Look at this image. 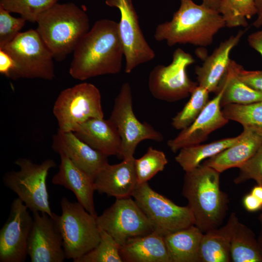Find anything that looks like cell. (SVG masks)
Returning <instances> with one entry per match:
<instances>
[{"instance_id":"obj_26","label":"cell","mask_w":262,"mask_h":262,"mask_svg":"<svg viewBox=\"0 0 262 262\" xmlns=\"http://www.w3.org/2000/svg\"><path fill=\"white\" fill-rule=\"evenodd\" d=\"M234 63V61L231 60L218 88L223 89L221 107L230 104H247L262 101V93L250 87L239 78Z\"/></svg>"},{"instance_id":"obj_19","label":"cell","mask_w":262,"mask_h":262,"mask_svg":"<svg viewBox=\"0 0 262 262\" xmlns=\"http://www.w3.org/2000/svg\"><path fill=\"white\" fill-rule=\"evenodd\" d=\"M246 30L222 41L213 53L207 57L201 66H196L195 73L198 84L211 92H217L228 69L230 52L240 42Z\"/></svg>"},{"instance_id":"obj_38","label":"cell","mask_w":262,"mask_h":262,"mask_svg":"<svg viewBox=\"0 0 262 262\" xmlns=\"http://www.w3.org/2000/svg\"><path fill=\"white\" fill-rule=\"evenodd\" d=\"M15 68V63L12 57L5 51L0 49V74L11 79Z\"/></svg>"},{"instance_id":"obj_6","label":"cell","mask_w":262,"mask_h":262,"mask_svg":"<svg viewBox=\"0 0 262 262\" xmlns=\"http://www.w3.org/2000/svg\"><path fill=\"white\" fill-rule=\"evenodd\" d=\"M19 170L6 172L2 179L5 186L17 195L32 212L38 211L52 216L46 180L49 170L56 166L55 161L47 159L36 164L30 159L19 158L15 162Z\"/></svg>"},{"instance_id":"obj_20","label":"cell","mask_w":262,"mask_h":262,"mask_svg":"<svg viewBox=\"0 0 262 262\" xmlns=\"http://www.w3.org/2000/svg\"><path fill=\"white\" fill-rule=\"evenodd\" d=\"M61 162L59 170L51 182L72 191L78 202L92 215L97 216L94 202L95 191L94 180L76 166L65 154L59 153Z\"/></svg>"},{"instance_id":"obj_8","label":"cell","mask_w":262,"mask_h":262,"mask_svg":"<svg viewBox=\"0 0 262 262\" xmlns=\"http://www.w3.org/2000/svg\"><path fill=\"white\" fill-rule=\"evenodd\" d=\"M131 196L151 223L154 231L164 236L195 225L188 205L176 204L153 190L147 182L137 184Z\"/></svg>"},{"instance_id":"obj_16","label":"cell","mask_w":262,"mask_h":262,"mask_svg":"<svg viewBox=\"0 0 262 262\" xmlns=\"http://www.w3.org/2000/svg\"><path fill=\"white\" fill-rule=\"evenodd\" d=\"M223 89L219 88L215 97L209 101L203 111L188 127L167 141V146L174 153L181 148L198 145L205 141L213 131L225 125L229 120L221 110Z\"/></svg>"},{"instance_id":"obj_1","label":"cell","mask_w":262,"mask_h":262,"mask_svg":"<svg viewBox=\"0 0 262 262\" xmlns=\"http://www.w3.org/2000/svg\"><path fill=\"white\" fill-rule=\"evenodd\" d=\"M123 56L118 22L102 19L94 23L77 44L69 72L72 78L81 81L118 74Z\"/></svg>"},{"instance_id":"obj_15","label":"cell","mask_w":262,"mask_h":262,"mask_svg":"<svg viewBox=\"0 0 262 262\" xmlns=\"http://www.w3.org/2000/svg\"><path fill=\"white\" fill-rule=\"evenodd\" d=\"M33 222L27 243L31 262H63L66 258L63 239L54 216L32 212Z\"/></svg>"},{"instance_id":"obj_5","label":"cell","mask_w":262,"mask_h":262,"mask_svg":"<svg viewBox=\"0 0 262 262\" xmlns=\"http://www.w3.org/2000/svg\"><path fill=\"white\" fill-rule=\"evenodd\" d=\"M62 213H54L63 239L66 258L75 260L94 248L100 239V230L95 216L78 202L63 197L60 201Z\"/></svg>"},{"instance_id":"obj_9","label":"cell","mask_w":262,"mask_h":262,"mask_svg":"<svg viewBox=\"0 0 262 262\" xmlns=\"http://www.w3.org/2000/svg\"><path fill=\"white\" fill-rule=\"evenodd\" d=\"M59 128L73 131L79 125L93 118H103L101 94L94 84L82 82L63 90L53 106Z\"/></svg>"},{"instance_id":"obj_21","label":"cell","mask_w":262,"mask_h":262,"mask_svg":"<svg viewBox=\"0 0 262 262\" xmlns=\"http://www.w3.org/2000/svg\"><path fill=\"white\" fill-rule=\"evenodd\" d=\"M73 132L81 140L105 155L120 158L121 137L117 129L109 119H89L77 126Z\"/></svg>"},{"instance_id":"obj_14","label":"cell","mask_w":262,"mask_h":262,"mask_svg":"<svg viewBox=\"0 0 262 262\" xmlns=\"http://www.w3.org/2000/svg\"><path fill=\"white\" fill-rule=\"evenodd\" d=\"M28 209L18 198L11 203L9 216L0 230V262H24L33 222Z\"/></svg>"},{"instance_id":"obj_25","label":"cell","mask_w":262,"mask_h":262,"mask_svg":"<svg viewBox=\"0 0 262 262\" xmlns=\"http://www.w3.org/2000/svg\"><path fill=\"white\" fill-rule=\"evenodd\" d=\"M203 234L193 225L164 236L171 262H201L199 251Z\"/></svg>"},{"instance_id":"obj_2","label":"cell","mask_w":262,"mask_h":262,"mask_svg":"<svg viewBox=\"0 0 262 262\" xmlns=\"http://www.w3.org/2000/svg\"><path fill=\"white\" fill-rule=\"evenodd\" d=\"M180 6L170 21L158 24L154 37L157 41H165L172 47L176 44L195 46L211 45L214 36L225 22L217 10L193 0H180Z\"/></svg>"},{"instance_id":"obj_40","label":"cell","mask_w":262,"mask_h":262,"mask_svg":"<svg viewBox=\"0 0 262 262\" xmlns=\"http://www.w3.org/2000/svg\"><path fill=\"white\" fill-rule=\"evenodd\" d=\"M243 204L245 209L251 212L261 210L262 204L252 194L246 195L243 198Z\"/></svg>"},{"instance_id":"obj_34","label":"cell","mask_w":262,"mask_h":262,"mask_svg":"<svg viewBox=\"0 0 262 262\" xmlns=\"http://www.w3.org/2000/svg\"><path fill=\"white\" fill-rule=\"evenodd\" d=\"M58 0H0V7L16 13L26 21L35 22L39 16L57 3Z\"/></svg>"},{"instance_id":"obj_17","label":"cell","mask_w":262,"mask_h":262,"mask_svg":"<svg viewBox=\"0 0 262 262\" xmlns=\"http://www.w3.org/2000/svg\"><path fill=\"white\" fill-rule=\"evenodd\" d=\"M52 148L63 153L93 180L108 163V156L79 139L73 131L58 130L52 137Z\"/></svg>"},{"instance_id":"obj_7","label":"cell","mask_w":262,"mask_h":262,"mask_svg":"<svg viewBox=\"0 0 262 262\" xmlns=\"http://www.w3.org/2000/svg\"><path fill=\"white\" fill-rule=\"evenodd\" d=\"M0 49L7 52L14 62L15 68L12 79L52 80L54 78V58L36 30L20 33L12 42Z\"/></svg>"},{"instance_id":"obj_36","label":"cell","mask_w":262,"mask_h":262,"mask_svg":"<svg viewBox=\"0 0 262 262\" xmlns=\"http://www.w3.org/2000/svg\"><path fill=\"white\" fill-rule=\"evenodd\" d=\"M238 168L239 173L234 180L235 183L254 180L257 184L262 185V144L256 152Z\"/></svg>"},{"instance_id":"obj_18","label":"cell","mask_w":262,"mask_h":262,"mask_svg":"<svg viewBox=\"0 0 262 262\" xmlns=\"http://www.w3.org/2000/svg\"><path fill=\"white\" fill-rule=\"evenodd\" d=\"M134 159L105 165L94 179L95 191L116 198L131 196L137 184Z\"/></svg>"},{"instance_id":"obj_32","label":"cell","mask_w":262,"mask_h":262,"mask_svg":"<svg viewBox=\"0 0 262 262\" xmlns=\"http://www.w3.org/2000/svg\"><path fill=\"white\" fill-rule=\"evenodd\" d=\"M167 163L163 151L148 147L143 156L134 159L137 184L147 182L158 172L162 171Z\"/></svg>"},{"instance_id":"obj_37","label":"cell","mask_w":262,"mask_h":262,"mask_svg":"<svg viewBox=\"0 0 262 262\" xmlns=\"http://www.w3.org/2000/svg\"><path fill=\"white\" fill-rule=\"evenodd\" d=\"M234 64L239 78L250 87L262 93V70H247L235 61Z\"/></svg>"},{"instance_id":"obj_22","label":"cell","mask_w":262,"mask_h":262,"mask_svg":"<svg viewBox=\"0 0 262 262\" xmlns=\"http://www.w3.org/2000/svg\"><path fill=\"white\" fill-rule=\"evenodd\" d=\"M262 144V133L243 128L237 142L217 154L206 159L202 164L220 173L231 168H238L256 152Z\"/></svg>"},{"instance_id":"obj_33","label":"cell","mask_w":262,"mask_h":262,"mask_svg":"<svg viewBox=\"0 0 262 262\" xmlns=\"http://www.w3.org/2000/svg\"><path fill=\"white\" fill-rule=\"evenodd\" d=\"M100 235L98 244L74 262H123L118 243L104 230H100Z\"/></svg>"},{"instance_id":"obj_23","label":"cell","mask_w":262,"mask_h":262,"mask_svg":"<svg viewBox=\"0 0 262 262\" xmlns=\"http://www.w3.org/2000/svg\"><path fill=\"white\" fill-rule=\"evenodd\" d=\"M120 254L123 262H171L164 236L154 231L128 240Z\"/></svg>"},{"instance_id":"obj_44","label":"cell","mask_w":262,"mask_h":262,"mask_svg":"<svg viewBox=\"0 0 262 262\" xmlns=\"http://www.w3.org/2000/svg\"><path fill=\"white\" fill-rule=\"evenodd\" d=\"M259 221L261 224V230L258 237V241L262 251V213L259 215Z\"/></svg>"},{"instance_id":"obj_28","label":"cell","mask_w":262,"mask_h":262,"mask_svg":"<svg viewBox=\"0 0 262 262\" xmlns=\"http://www.w3.org/2000/svg\"><path fill=\"white\" fill-rule=\"evenodd\" d=\"M240 135L234 137L220 139L210 143L198 144L181 148L175 157L176 162L185 171L192 170L200 165V163L234 144Z\"/></svg>"},{"instance_id":"obj_43","label":"cell","mask_w":262,"mask_h":262,"mask_svg":"<svg viewBox=\"0 0 262 262\" xmlns=\"http://www.w3.org/2000/svg\"><path fill=\"white\" fill-rule=\"evenodd\" d=\"M221 0H202V3L205 6L210 8L217 10Z\"/></svg>"},{"instance_id":"obj_39","label":"cell","mask_w":262,"mask_h":262,"mask_svg":"<svg viewBox=\"0 0 262 262\" xmlns=\"http://www.w3.org/2000/svg\"><path fill=\"white\" fill-rule=\"evenodd\" d=\"M249 45L262 57V29L250 34L247 37Z\"/></svg>"},{"instance_id":"obj_27","label":"cell","mask_w":262,"mask_h":262,"mask_svg":"<svg viewBox=\"0 0 262 262\" xmlns=\"http://www.w3.org/2000/svg\"><path fill=\"white\" fill-rule=\"evenodd\" d=\"M231 261L262 262V251L253 231L238 220L230 241Z\"/></svg>"},{"instance_id":"obj_4","label":"cell","mask_w":262,"mask_h":262,"mask_svg":"<svg viewBox=\"0 0 262 262\" xmlns=\"http://www.w3.org/2000/svg\"><path fill=\"white\" fill-rule=\"evenodd\" d=\"M36 29L54 59L62 61L90 30L85 12L72 2L56 3L41 13Z\"/></svg>"},{"instance_id":"obj_30","label":"cell","mask_w":262,"mask_h":262,"mask_svg":"<svg viewBox=\"0 0 262 262\" xmlns=\"http://www.w3.org/2000/svg\"><path fill=\"white\" fill-rule=\"evenodd\" d=\"M225 117L241 124L243 128L262 133V101L247 104H230L222 110Z\"/></svg>"},{"instance_id":"obj_3","label":"cell","mask_w":262,"mask_h":262,"mask_svg":"<svg viewBox=\"0 0 262 262\" xmlns=\"http://www.w3.org/2000/svg\"><path fill=\"white\" fill-rule=\"evenodd\" d=\"M220 173L200 164L185 172L182 195L203 233L219 228L228 210V195L220 188Z\"/></svg>"},{"instance_id":"obj_24","label":"cell","mask_w":262,"mask_h":262,"mask_svg":"<svg viewBox=\"0 0 262 262\" xmlns=\"http://www.w3.org/2000/svg\"><path fill=\"white\" fill-rule=\"evenodd\" d=\"M238 220L232 213L226 224L203 234L200 246L201 262H229L230 241L234 226Z\"/></svg>"},{"instance_id":"obj_31","label":"cell","mask_w":262,"mask_h":262,"mask_svg":"<svg viewBox=\"0 0 262 262\" xmlns=\"http://www.w3.org/2000/svg\"><path fill=\"white\" fill-rule=\"evenodd\" d=\"M209 93L207 89L198 84L182 109L172 118L171 124L173 128L181 130L191 125L209 102Z\"/></svg>"},{"instance_id":"obj_10","label":"cell","mask_w":262,"mask_h":262,"mask_svg":"<svg viewBox=\"0 0 262 262\" xmlns=\"http://www.w3.org/2000/svg\"><path fill=\"white\" fill-rule=\"evenodd\" d=\"M118 130L121 139L120 158H133L137 145L142 141L160 142L163 134L147 122H141L136 117L132 107L131 88L128 82L121 85L116 96L109 118Z\"/></svg>"},{"instance_id":"obj_12","label":"cell","mask_w":262,"mask_h":262,"mask_svg":"<svg viewBox=\"0 0 262 262\" xmlns=\"http://www.w3.org/2000/svg\"><path fill=\"white\" fill-rule=\"evenodd\" d=\"M96 220L99 229L110 234L120 246L130 239L154 231L151 223L131 196L116 198Z\"/></svg>"},{"instance_id":"obj_11","label":"cell","mask_w":262,"mask_h":262,"mask_svg":"<svg viewBox=\"0 0 262 262\" xmlns=\"http://www.w3.org/2000/svg\"><path fill=\"white\" fill-rule=\"evenodd\" d=\"M195 62L191 54L178 48L173 52L170 64L155 66L148 80V89L153 97L160 100L174 102L191 95L198 83L189 78L186 69Z\"/></svg>"},{"instance_id":"obj_13","label":"cell","mask_w":262,"mask_h":262,"mask_svg":"<svg viewBox=\"0 0 262 262\" xmlns=\"http://www.w3.org/2000/svg\"><path fill=\"white\" fill-rule=\"evenodd\" d=\"M105 3L120 12L118 24L125 59V72L130 73L139 65L153 59L155 52L143 33L132 0H106Z\"/></svg>"},{"instance_id":"obj_29","label":"cell","mask_w":262,"mask_h":262,"mask_svg":"<svg viewBox=\"0 0 262 262\" xmlns=\"http://www.w3.org/2000/svg\"><path fill=\"white\" fill-rule=\"evenodd\" d=\"M217 11L229 28L247 27V20L257 13L255 0H221Z\"/></svg>"},{"instance_id":"obj_41","label":"cell","mask_w":262,"mask_h":262,"mask_svg":"<svg viewBox=\"0 0 262 262\" xmlns=\"http://www.w3.org/2000/svg\"><path fill=\"white\" fill-rule=\"evenodd\" d=\"M257 10V18L253 23V26L260 28L262 26V0H255Z\"/></svg>"},{"instance_id":"obj_35","label":"cell","mask_w":262,"mask_h":262,"mask_svg":"<svg viewBox=\"0 0 262 262\" xmlns=\"http://www.w3.org/2000/svg\"><path fill=\"white\" fill-rule=\"evenodd\" d=\"M26 20L22 17H15L0 7V49L12 42L20 33Z\"/></svg>"},{"instance_id":"obj_45","label":"cell","mask_w":262,"mask_h":262,"mask_svg":"<svg viewBox=\"0 0 262 262\" xmlns=\"http://www.w3.org/2000/svg\"><path fill=\"white\" fill-rule=\"evenodd\" d=\"M261 210L262 211V208H261Z\"/></svg>"},{"instance_id":"obj_42","label":"cell","mask_w":262,"mask_h":262,"mask_svg":"<svg viewBox=\"0 0 262 262\" xmlns=\"http://www.w3.org/2000/svg\"><path fill=\"white\" fill-rule=\"evenodd\" d=\"M251 194L255 196L262 204V185L257 184L251 190Z\"/></svg>"}]
</instances>
